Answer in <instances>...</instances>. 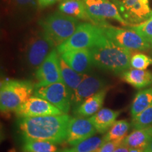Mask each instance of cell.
Wrapping results in <instances>:
<instances>
[{
    "label": "cell",
    "mask_w": 152,
    "mask_h": 152,
    "mask_svg": "<svg viewBox=\"0 0 152 152\" xmlns=\"http://www.w3.org/2000/svg\"><path fill=\"white\" fill-rule=\"evenodd\" d=\"M71 117L67 113L20 118L18 130L24 140H42L58 144L65 142Z\"/></svg>",
    "instance_id": "obj_1"
},
{
    "label": "cell",
    "mask_w": 152,
    "mask_h": 152,
    "mask_svg": "<svg viewBox=\"0 0 152 152\" xmlns=\"http://www.w3.org/2000/svg\"><path fill=\"white\" fill-rule=\"evenodd\" d=\"M90 49L94 66L100 69L119 74L131 67L130 51L111 41L104 31Z\"/></svg>",
    "instance_id": "obj_2"
},
{
    "label": "cell",
    "mask_w": 152,
    "mask_h": 152,
    "mask_svg": "<svg viewBox=\"0 0 152 152\" xmlns=\"http://www.w3.org/2000/svg\"><path fill=\"white\" fill-rule=\"evenodd\" d=\"M30 80L6 79L0 85V109L4 113L15 111L27 101L35 90Z\"/></svg>",
    "instance_id": "obj_3"
},
{
    "label": "cell",
    "mask_w": 152,
    "mask_h": 152,
    "mask_svg": "<svg viewBox=\"0 0 152 152\" xmlns=\"http://www.w3.org/2000/svg\"><path fill=\"white\" fill-rule=\"evenodd\" d=\"M39 24L44 33L57 47L73 35L80 23L77 18L56 12L39 20Z\"/></svg>",
    "instance_id": "obj_4"
},
{
    "label": "cell",
    "mask_w": 152,
    "mask_h": 152,
    "mask_svg": "<svg viewBox=\"0 0 152 152\" xmlns=\"http://www.w3.org/2000/svg\"><path fill=\"white\" fill-rule=\"evenodd\" d=\"M103 33L100 26L90 23H83L76 29L73 35L64 43L56 47L58 54L71 50L90 49Z\"/></svg>",
    "instance_id": "obj_5"
},
{
    "label": "cell",
    "mask_w": 152,
    "mask_h": 152,
    "mask_svg": "<svg viewBox=\"0 0 152 152\" xmlns=\"http://www.w3.org/2000/svg\"><path fill=\"white\" fill-rule=\"evenodd\" d=\"M100 27L109 39L130 52H143L151 47L149 42L131 28L123 29L115 28L110 26L107 23Z\"/></svg>",
    "instance_id": "obj_6"
},
{
    "label": "cell",
    "mask_w": 152,
    "mask_h": 152,
    "mask_svg": "<svg viewBox=\"0 0 152 152\" xmlns=\"http://www.w3.org/2000/svg\"><path fill=\"white\" fill-rule=\"evenodd\" d=\"M54 45L43 31L37 32L28 39L25 50V58L27 65L37 70L54 50Z\"/></svg>",
    "instance_id": "obj_7"
},
{
    "label": "cell",
    "mask_w": 152,
    "mask_h": 152,
    "mask_svg": "<svg viewBox=\"0 0 152 152\" xmlns=\"http://www.w3.org/2000/svg\"><path fill=\"white\" fill-rule=\"evenodd\" d=\"M33 96L44 99L64 113H68L72 105L71 94L64 83L35 86Z\"/></svg>",
    "instance_id": "obj_8"
},
{
    "label": "cell",
    "mask_w": 152,
    "mask_h": 152,
    "mask_svg": "<svg viewBox=\"0 0 152 152\" xmlns=\"http://www.w3.org/2000/svg\"><path fill=\"white\" fill-rule=\"evenodd\" d=\"M92 22L98 26L106 24L105 19L117 20L123 26H129L120 14L117 6L109 0H83Z\"/></svg>",
    "instance_id": "obj_9"
},
{
    "label": "cell",
    "mask_w": 152,
    "mask_h": 152,
    "mask_svg": "<svg viewBox=\"0 0 152 152\" xmlns=\"http://www.w3.org/2000/svg\"><path fill=\"white\" fill-rule=\"evenodd\" d=\"M129 24L142 23L152 17L149 0H112Z\"/></svg>",
    "instance_id": "obj_10"
},
{
    "label": "cell",
    "mask_w": 152,
    "mask_h": 152,
    "mask_svg": "<svg viewBox=\"0 0 152 152\" xmlns=\"http://www.w3.org/2000/svg\"><path fill=\"white\" fill-rule=\"evenodd\" d=\"M59 59L60 56H58V52L54 49L36 70L35 77L37 83L35 87L63 83Z\"/></svg>",
    "instance_id": "obj_11"
},
{
    "label": "cell",
    "mask_w": 152,
    "mask_h": 152,
    "mask_svg": "<svg viewBox=\"0 0 152 152\" xmlns=\"http://www.w3.org/2000/svg\"><path fill=\"white\" fill-rule=\"evenodd\" d=\"M15 113L18 118L64 114L61 110L49 102L35 96H32L28 99L15 111Z\"/></svg>",
    "instance_id": "obj_12"
},
{
    "label": "cell",
    "mask_w": 152,
    "mask_h": 152,
    "mask_svg": "<svg viewBox=\"0 0 152 152\" xmlns=\"http://www.w3.org/2000/svg\"><path fill=\"white\" fill-rule=\"evenodd\" d=\"M96 132L90 118L81 116L71 118L68 124L66 142L73 147L93 137Z\"/></svg>",
    "instance_id": "obj_13"
},
{
    "label": "cell",
    "mask_w": 152,
    "mask_h": 152,
    "mask_svg": "<svg viewBox=\"0 0 152 152\" xmlns=\"http://www.w3.org/2000/svg\"><path fill=\"white\" fill-rule=\"evenodd\" d=\"M106 88V82L102 77L95 75L85 74L83 80L71 96L72 104L74 109L101 90Z\"/></svg>",
    "instance_id": "obj_14"
},
{
    "label": "cell",
    "mask_w": 152,
    "mask_h": 152,
    "mask_svg": "<svg viewBox=\"0 0 152 152\" xmlns=\"http://www.w3.org/2000/svg\"><path fill=\"white\" fill-rule=\"evenodd\" d=\"M60 56L74 71L80 74H87L94 65L90 49L68 51Z\"/></svg>",
    "instance_id": "obj_15"
},
{
    "label": "cell",
    "mask_w": 152,
    "mask_h": 152,
    "mask_svg": "<svg viewBox=\"0 0 152 152\" xmlns=\"http://www.w3.org/2000/svg\"><path fill=\"white\" fill-rule=\"evenodd\" d=\"M108 89L104 88L96 94L85 99L83 103L75 108L74 113L77 116H92L102 109Z\"/></svg>",
    "instance_id": "obj_16"
},
{
    "label": "cell",
    "mask_w": 152,
    "mask_h": 152,
    "mask_svg": "<svg viewBox=\"0 0 152 152\" xmlns=\"http://www.w3.org/2000/svg\"><path fill=\"white\" fill-rule=\"evenodd\" d=\"M119 114V111L103 108L91 116L90 119L96 128V132L102 134L106 131H109L114 123L116 121V118L118 117Z\"/></svg>",
    "instance_id": "obj_17"
},
{
    "label": "cell",
    "mask_w": 152,
    "mask_h": 152,
    "mask_svg": "<svg viewBox=\"0 0 152 152\" xmlns=\"http://www.w3.org/2000/svg\"><path fill=\"white\" fill-rule=\"evenodd\" d=\"M58 10L68 16L92 22L83 0H64L58 6Z\"/></svg>",
    "instance_id": "obj_18"
},
{
    "label": "cell",
    "mask_w": 152,
    "mask_h": 152,
    "mask_svg": "<svg viewBox=\"0 0 152 152\" xmlns=\"http://www.w3.org/2000/svg\"><path fill=\"white\" fill-rule=\"evenodd\" d=\"M121 78L134 87L142 89L152 85V73L146 70L132 69L123 72Z\"/></svg>",
    "instance_id": "obj_19"
},
{
    "label": "cell",
    "mask_w": 152,
    "mask_h": 152,
    "mask_svg": "<svg viewBox=\"0 0 152 152\" xmlns=\"http://www.w3.org/2000/svg\"><path fill=\"white\" fill-rule=\"evenodd\" d=\"M152 139V126L146 128L137 129L125 137L123 144L130 149H145Z\"/></svg>",
    "instance_id": "obj_20"
},
{
    "label": "cell",
    "mask_w": 152,
    "mask_h": 152,
    "mask_svg": "<svg viewBox=\"0 0 152 152\" xmlns=\"http://www.w3.org/2000/svg\"><path fill=\"white\" fill-rule=\"evenodd\" d=\"M59 63L63 83L68 87L72 96V94H73L76 89L77 88L80 83L83 80L85 74L78 73L77 72L74 71L73 68L70 67L64 61V60L61 56Z\"/></svg>",
    "instance_id": "obj_21"
},
{
    "label": "cell",
    "mask_w": 152,
    "mask_h": 152,
    "mask_svg": "<svg viewBox=\"0 0 152 152\" xmlns=\"http://www.w3.org/2000/svg\"><path fill=\"white\" fill-rule=\"evenodd\" d=\"M152 106V87L137 93L131 106V114L134 117Z\"/></svg>",
    "instance_id": "obj_22"
},
{
    "label": "cell",
    "mask_w": 152,
    "mask_h": 152,
    "mask_svg": "<svg viewBox=\"0 0 152 152\" xmlns=\"http://www.w3.org/2000/svg\"><path fill=\"white\" fill-rule=\"evenodd\" d=\"M104 143V138L94 136L80 142L70 149H66L59 152H97Z\"/></svg>",
    "instance_id": "obj_23"
},
{
    "label": "cell",
    "mask_w": 152,
    "mask_h": 152,
    "mask_svg": "<svg viewBox=\"0 0 152 152\" xmlns=\"http://www.w3.org/2000/svg\"><path fill=\"white\" fill-rule=\"evenodd\" d=\"M130 124L125 120L115 121L106 135L103 137L104 142L114 140H123L128 134Z\"/></svg>",
    "instance_id": "obj_24"
},
{
    "label": "cell",
    "mask_w": 152,
    "mask_h": 152,
    "mask_svg": "<svg viewBox=\"0 0 152 152\" xmlns=\"http://www.w3.org/2000/svg\"><path fill=\"white\" fill-rule=\"evenodd\" d=\"M23 152H59L56 144L42 140H24Z\"/></svg>",
    "instance_id": "obj_25"
},
{
    "label": "cell",
    "mask_w": 152,
    "mask_h": 152,
    "mask_svg": "<svg viewBox=\"0 0 152 152\" xmlns=\"http://www.w3.org/2000/svg\"><path fill=\"white\" fill-rule=\"evenodd\" d=\"M38 0H11L9 8L13 14H25L37 7Z\"/></svg>",
    "instance_id": "obj_26"
},
{
    "label": "cell",
    "mask_w": 152,
    "mask_h": 152,
    "mask_svg": "<svg viewBox=\"0 0 152 152\" xmlns=\"http://www.w3.org/2000/svg\"><path fill=\"white\" fill-rule=\"evenodd\" d=\"M132 125L135 130L142 129L152 125V106L132 117Z\"/></svg>",
    "instance_id": "obj_27"
},
{
    "label": "cell",
    "mask_w": 152,
    "mask_h": 152,
    "mask_svg": "<svg viewBox=\"0 0 152 152\" xmlns=\"http://www.w3.org/2000/svg\"><path fill=\"white\" fill-rule=\"evenodd\" d=\"M152 65V58L142 53L137 52L132 54L130 58V66L134 69L146 70Z\"/></svg>",
    "instance_id": "obj_28"
},
{
    "label": "cell",
    "mask_w": 152,
    "mask_h": 152,
    "mask_svg": "<svg viewBox=\"0 0 152 152\" xmlns=\"http://www.w3.org/2000/svg\"><path fill=\"white\" fill-rule=\"evenodd\" d=\"M131 29L136 31L139 35L144 37L150 43L152 40V17L142 23L133 25Z\"/></svg>",
    "instance_id": "obj_29"
},
{
    "label": "cell",
    "mask_w": 152,
    "mask_h": 152,
    "mask_svg": "<svg viewBox=\"0 0 152 152\" xmlns=\"http://www.w3.org/2000/svg\"><path fill=\"white\" fill-rule=\"evenodd\" d=\"M123 140H114L104 142L97 152H113L123 143Z\"/></svg>",
    "instance_id": "obj_30"
},
{
    "label": "cell",
    "mask_w": 152,
    "mask_h": 152,
    "mask_svg": "<svg viewBox=\"0 0 152 152\" xmlns=\"http://www.w3.org/2000/svg\"><path fill=\"white\" fill-rule=\"evenodd\" d=\"M60 0H38V5L40 8H46L47 7L54 4Z\"/></svg>",
    "instance_id": "obj_31"
},
{
    "label": "cell",
    "mask_w": 152,
    "mask_h": 152,
    "mask_svg": "<svg viewBox=\"0 0 152 152\" xmlns=\"http://www.w3.org/2000/svg\"><path fill=\"white\" fill-rule=\"evenodd\" d=\"M129 151H130V148L127 147V146H125V144H123L122 143L113 152H129Z\"/></svg>",
    "instance_id": "obj_32"
},
{
    "label": "cell",
    "mask_w": 152,
    "mask_h": 152,
    "mask_svg": "<svg viewBox=\"0 0 152 152\" xmlns=\"http://www.w3.org/2000/svg\"><path fill=\"white\" fill-rule=\"evenodd\" d=\"M144 152H152V139L150 140L149 143L148 144L147 147L145 148Z\"/></svg>",
    "instance_id": "obj_33"
},
{
    "label": "cell",
    "mask_w": 152,
    "mask_h": 152,
    "mask_svg": "<svg viewBox=\"0 0 152 152\" xmlns=\"http://www.w3.org/2000/svg\"><path fill=\"white\" fill-rule=\"evenodd\" d=\"M144 150L142 149H134V148H131L129 152H144Z\"/></svg>",
    "instance_id": "obj_34"
},
{
    "label": "cell",
    "mask_w": 152,
    "mask_h": 152,
    "mask_svg": "<svg viewBox=\"0 0 152 152\" xmlns=\"http://www.w3.org/2000/svg\"><path fill=\"white\" fill-rule=\"evenodd\" d=\"M2 1H3L4 2V3L7 4V5H9V4H10V2H11V0H2Z\"/></svg>",
    "instance_id": "obj_35"
},
{
    "label": "cell",
    "mask_w": 152,
    "mask_h": 152,
    "mask_svg": "<svg viewBox=\"0 0 152 152\" xmlns=\"http://www.w3.org/2000/svg\"><path fill=\"white\" fill-rule=\"evenodd\" d=\"M150 45H151V49H152V40H151V42H150Z\"/></svg>",
    "instance_id": "obj_36"
}]
</instances>
